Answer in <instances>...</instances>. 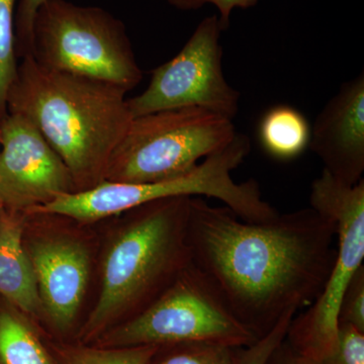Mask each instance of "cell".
<instances>
[{"mask_svg": "<svg viewBox=\"0 0 364 364\" xmlns=\"http://www.w3.org/2000/svg\"><path fill=\"white\" fill-rule=\"evenodd\" d=\"M188 237L193 264L257 339L312 305L336 259L334 224L311 207L250 223L193 196Z\"/></svg>", "mask_w": 364, "mask_h": 364, "instance_id": "cell-1", "label": "cell"}, {"mask_svg": "<svg viewBox=\"0 0 364 364\" xmlns=\"http://www.w3.org/2000/svg\"><path fill=\"white\" fill-rule=\"evenodd\" d=\"M127 93L111 83L46 68L26 55L9 92L7 112L32 122L81 191L105 181L109 158L130 126Z\"/></svg>", "mask_w": 364, "mask_h": 364, "instance_id": "cell-2", "label": "cell"}, {"mask_svg": "<svg viewBox=\"0 0 364 364\" xmlns=\"http://www.w3.org/2000/svg\"><path fill=\"white\" fill-rule=\"evenodd\" d=\"M193 196L155 200L135 208L107 251L97 305L78 333L91 344L126 314L155 301L191 263L188 227Z\"/></svg>", "mask_w": 364, "mask_h": 364, "instance_id": "cell-3", "label": "cell"}, {"mask_svg": "<svg viewBox=\"0 0 364 364\" xmlns=\"http://www.w3.org/2000/svg\"><path fill=\"white\" fill-rule=\"evenodd\" d=\"M250 150L248 136L237 133L224 149L205 158L183 176L152 183L104 181L85 191L64 193L30 213L91 223L155 200L205 196L221 200L244 221L267 222L277 210L263 200L257 182L251 179L238 183L232 177V172L243 163Z\"/></svg>", "mask_w": 364, "mask_h": 364, "instance_id": "cell-4", "label": "cell"}, {"mask_svg": "<svg viewBox=\"0 0 364 364\" xmlns=\"http://www.w3.org/2000/svg\"><path fill=\"white\" fill-rule=\"evenodd\" d=\"M28 55L46 68L111 83L128 92L143 79L123 21L102 7L68 0H47L41 7Z\"/></svg>", "mask_w": 364, "mask_h": 364, "instance_id": "cell-5", "label": "cell"}, {"mask_svg": "<svg viewBox=\"0 0 364 364\" xmlns=\"http://www.w3.org/2000/svg\"><path fill=\"white\" fill-rule=\"evenodd\" d=\"M236 134L233 119L200 107L133 117L109 158L105 181L152 183L176 178L224 149Z\"/></svg>", "mask_w": 364, "mask_h": 364, "instance_id": "cell-6", "label": "cell"}, {"mask_svg": "<svg viewBox=\"0 0 364 364\" xmlns=\"http://www.w3.org/2000/svg\"><path fill=\"white\" fill-rule=\"evenodd\" d=\"M257 340L234 317L214 284L191 261L147 308L112 326L91 344L162 346L198 341L249 347Z\"/></svg>", "mask_w": 364, "mask_h": 364, "instance_id": "cell-7", "label": "cell"}, {"mask_svg": "<svg viewBox=\"0 0 364 364\" xmlns=\"http://www.w3.org/2000/svg\"><path fill=\"white\" fill-rule=\"evenodd\" d=\"M310 207L334 224L337 254L324 289L289 324L286 340L301 355L321 361L331 351L342 296L364 259V181L348 186L323 170L313 181Z\"/></svg>", "mask_w": 364, "mask_h": 364, "instance_id": "cell-8", "label": "cell"}, {"mask_svg": "<svg viewBox=\"0 0 364 364\" xmlns=\"http://www.w3.org/2000/svg\"><path fill=\"white\" fill-rule=\"evenodd\" d=\"M222 32L218 14L203 18L178 54L152 72L147 88L128 98L132 117L200 107L233 119L241 95L225 78Z\"/></svg>", "mask_w": 364, "mask_h": 364, "instance_id": "cell-9", "label": "cell"}, {"mask_svg": "<svg viewBox=\"0 0 364 364\" xmlns=\"http://www.w3.org/2000/svg\"><path fill=\"white\" fill-rule=\"evenodd\" d=\"M75 191L73 177L32 122L7 112L0 122V205L30 213Z\"/></svg>", "mask_w": 364, "mask_h": 364, "instance_id": "cell-10", "label": "cell"}, {"mask_svg": "<svg viewBox=\"0 0 364 364\" xmlns=\"http://www.w3.org/2000/svg\"><path fill=\"white\" fill-rule=\"evenodd\" d=\"M310 149L337 181L355 186L364 172V74L343 83L318 112Z\"/></svg>", "mask_w": 364, "mask_h": 364, "instance_id": "cell-11", "label": "cell"}, {"mask_svg": "<svg viewBox=\"0 0 364 364\" xmlns=\"http://www.w3.org/2000/svg\"><path fill=\"white\" fill-rule=\"evenodd\" d=\"M32 262L41 306L51 326L65 335L74 322L85 299L90 261L87 249L69 238L41 239L28 251Z\"/></svg>", "mask_w": 364, "mask_h": 364, "instance_id": "cell-12", "label": "cell"}, {"mask_svg": "<svg viewBox=\"0 0 364 364\" xmlns=\"http://www.w3.org/2000/svg\"><path fill=\"white\" fill-rule=\"evenodd\" d=\"M18 215L4 210L0 222V296L25 315L37 316L42 306Z\"/></svg>", "mask_w": 364, "mask_h": 364, "instance_id": "cell-13", "label": "cell"}, {"mask_svg": "<svg viewBox=\"0 0 364 364\" xmlns=\"http://www.w3.org/2000/svg\"><path fill=\"white\" fill-rule=\"evenodd\" d=\"M258 134L261 146L268 155L280 161H289L309 147L311 126L298 109L280 105L265 112Z\"/></svg>", "mask_w": 364, "mask_h": 364, "instance_id": "cell-14", "label": "cell"}, {"mask_svg": "<svg viewBox=\"0 0 364 364\" xmlns=\"http://www.w3.org/2000/svg\"><path fill=\"white\" fill-rule=\"evenodd\" d=\"M0 364H58L39 332L14 306H0Z\"/></svg>", "mask_w": 364, "mask_h": 364, "instance_id": "cell-15", "label": "cell"}, {"mask_svg": "<svg viewBox=\"0 0 364 364\" xmlns=\"http://www.w3.org/2000/svg\"><path fill=\"white\" fill-rule=\"evenodd\" d=\"M158 346L100 347L95 344H54L58 364H148Z\"/></svg>", "mask_w": 364, "mask_h": 364, "instance_id": "cell-16", "label": "cell"}, {"mask_svg": "<svg viewBox=\"0 0 364 364\" xmlns=\"http://www.w3.org/2000/svg\"><path fill=\"white\" fill-rule=\"evenodd\" d=\"M242 348L198 341L162 345L148 364H240Z\"/></svg>", "mask_w": 364, "mask_h": 364, "instance_id": "cell-17", "label": "cell"}, {"mask_svg": "<svg viewBox=\"0 0 364 364\" xmlns=\"http://www.w3.org/2000/svg\"><path fill=\"white\" fill-rule=\"evenodd\" d=\"M16 4V0H0V122L7 114V97L18 68Z\"/></svg>", "mask_w": 364, "mask_h": 364, "instance_id": "cell-18", "label": "cell"}, {"mask_svg": "<svg viewBox=\"0 0 364 364\" xmlns=\"http://www.w3.org/2000/svg\"><path fill=\"white\" fill-rule=\"evenodd\" d=\"M320 364H364V332L353 326L338 323L331 351Z\"/></svg>", "mask_w": 364, "mask_h": 364, "instance_id": "cell-19", "label": "cell"}, {"mask_svg": "<svg viewBox=\"0 0 364 364\" xmlns=\"http://www.w3.org/2000/svg\"><path fill=\"white\" fill-rule=\"evenodd\" d=\"M338 323L364 332V267L359 268L345 289L339 306Z\"/></svg>", "mask_w": 364, "mask_h": 364, "instance_id": "cell-20", "label": "cell"}, {"mask_svg": "<svg viewBox=\"0 0 364 364\" xmlns=\"http://www.w3.org/2000/svg\"><path fill=\"white\" fill-rule=\"evenodd\" d=\"M296 314L287 313L267 336L258 339L251 346L242 348L240 364H267L274 349L286 339L289 324Z\"/></svg>", "mask_w": 364, "mask_h": 364, "instance_id": "cell-21", "label": "cell"}, {"mask_svg": "<svg viewBox=\"0 0 364 364\" xmlns=\"http://www.w3.org/2000/svg\"><path fill=\"white\" fill-rule=\"evenodd\" d=\"M170 6L181 11H195L210 4L218 9V18L223 31L230 26L232 13L236 9H246L257 4L258 0H167Z\"/></svg>", "mask_w": 364, "mask_h": 364, "instance_id": "cell-22", "label": "cell"}, {"mask_svg": "<svg viewBox=\"0 0 364 364\" xmlns=\"http://www.w3.org/2000/svg\"><path fill=\"white\" fill-rule=\"evenodd\" d=\"M46 1L47 0H21L16 14V38L23 57L30 53L33 21Z\"/></svg>", "mask_w": 364, "mask_h": 364, "instance_id": "cell-23", "label": "cell"}, {"mask_svg": "<svg viewBox=\"0 0 364 364\" xmlns=\"http://www.w3.org/2000/svg\"><path fill=\"white\" fill-rule=\"evenodd\" d=\"M267 364H320L318 361L301 355L294 350L286 339L279 344L272 355L267 359Z\"/></svg>", "mask_w": 364, "mask_h": 364, "instance_id": "cell-24", "label": "cell"}, {"mask_svg": "<svg viewBox=\"0 0 364 364\" xmlns=\"http://www.w3.org/2000/svg\"><path fill=\"white\" fill-rule=\"evenodd\" d=\"M4 208H2L1 205H0V222H1L2 217H4Z\"/></svg>", "mask_w": 364, "mask_h": 364, "instance_id": "cell-25", "label": "cell"}]
</instances>
